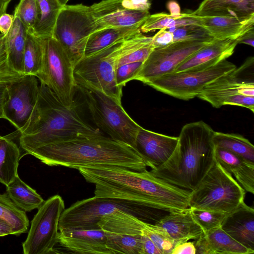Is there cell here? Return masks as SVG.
<instances>
[{"label": "cell", "instance_id": "obj_53", "mask_svg": "<svg viewBox=\"0 0 254 254\" xmlns=\"http://www.w3.org/2000/svg\"><path fill=\"white\" fill-rule=\"evenodd\" d=\"M60 3L63 5L64 6L66 4L67 2L69 0H58Z\"/></svg>", "mask_w": 254, "mask_h": 254}, {"label": "cell", "instance_id": "obj_30", "mask_svg": "<svg viewBox=\"0 0 254 254\" xmlns=\"http://www.w3.org/2000/svg\"><path fill=\"white\" fill-rule=\"evenodd\" d=\"M6 187V193L10 198L25 212L38 209L45 201L36 191L23 182L18 175Z\"/></svg>", "mask_w": 254, "mask_h": 254}, {"label": "cell", "instance_id": "obj_41", "mask_svg": "<svg viewBox=\"0 0 254 254\" xmlns=\"http://www.w3.org/2000/svg\"><path fill=\"white\" fill-rule=\"evenodd\" d=\"M154 48L150 42L129 52L117 59L115 63L116 68L122 65L128 63H143Z\"/></svg>", "mask_w": 254, "mask_h": 254}, {"label": "cell", "instance_id": "obj_4", "mask_svg": "<svg viewBox=\"0 0 254 254\" xmlns=\"http://www.w3.org/2000/svg\"><path fill=\"white\" fill-rule=\"evenodd\" d=\"M214 131L201 121L185 125L173 154L165 163L150 172L177 187L192 191L215 159Z\"/></svg>", "mask_w": 254, "mask_h": 254}, {"label": "cell", "instance_id": "obj_43", "mask_svg": "<svg viewBox=\"0 0 254 254\" xmlns=\"http://www.w3.org/2000/svg\"><path fill=\"white\" fill-rule=\"evenodd\" d=\"M173 42L172 33L167 29H162L152 37L151 44L154 48L163 47Z\"/></svg>", "mask_w": 254, "mask_h": 254}, {"label": "cell", "instance_id": "obj_32", "mask_svg": "<svg viewBox=\"0 0 254 254\" xmlns=\"http://www.w3.org/2000/svg\"><path fill=\"white\" fill-rule=\"evenodd\" d=\"M39 16L32 33L42 38L53 37L56 23L63 5L58 0H37Z\"/></svg>", "mask_w": 254, "mask_h": 254}, {"label": "cell", "instance_id": "obj_21", "mask_svg": "<svg viewBox=\"0 0 254 254\" xmlns=\"http://www.w3.org/2000/svg\"><path fill=\"white\" fill-rule=\"evenodd\" d=\"M155 224L163 229L176 245L190 240H196L203 233L193 218L190 208L183 211L169 212Z\"/></svg>", "mask_w": 254, "mask_h": 254}, {"label": "cell", "instance_id": "obj_14", "mask_svg": "<svg viewBox=\"0 0 254 254\" xmlns=\"http://www.w3.org/2000/svg\"><path fill=\"white\" fill-rule=\"evenodd\" d=\"M254 57L249 58L238 68L217 78L207 85L197 97L219 108L230 105L233 99L240 95L254 96V76L251 77V67Z\"/></svg>", "mask_w": 254, "mask_h": 254}, {"label": "cell", "instance_id": "obj_36", "mask_svg": "<svg viewBox=\"0 0 254 254\" xmlns=\"http://www.w3.org/2000/svg\"><path fill=\"white\" fill-rule=\"evenodd\" d=\"M16 15L32 32L39 19V10L37 0H20L14 11Z\"/></svg>", "mask_w": 254, "mask_h": 254}, {"label": "cell", "instance_id": "obj_44", "mask_svg": "<svg viewBox=\"0 0 254 254\" xmlns=\"http://www.w3.org/2000/svg\"><path fill=\"white\" fill-rule=\"evenodd\" d=\"M122 5L129 9L149 11L151 7L150 0H122Z\"/></svg>", "mask_w": 254, "mask_h": 254}, {"label": "cell", "instance_id": "obj_35", "mask_svg": "<svg viewBox=\"0 0 254 254\" xmlns=\"http://www.w3.org/2000/svg\"><path fill=\"white\" fill-rule=\"evenodd\" d=\"M105 234L107 248L112 254H142L141 235Z\"/></svg>", "mask_w": 254, "mask_h": 254}, {"label": "cell", "instance_id": "obj_9", "mask_svg": "<svg viewBox=\"0 0 254 254\" xmlns=\"http://www.w3.org/2000/svg\"><path fill=\"white\" fill-rule=\"evenodd\" d=\"M97 30L89 6L66 4L59 14L53 37L61 44L74 67L84 57L89 37Z\"/></svg>", "mask_w": 254, "mask_h": 254}, {"label": "cell", "instance_id": "obj_38", "mask_svg": "<svg viewBox=\"0 0 254 254\" xmlns=\"http://www.w3.org/2000/svg\"><path fill=\"white\" fill-rule=\"evenodd\" d=\"M142 234L147 235L156 245L161 254H171L175 242L162 228L145 222Z\"/></svg>", "mask_w": 254, "mask_h": 254}, {"label": "cell", "instance_id": "obj_16", "mask_svg": "<svg viewBox=\"0 0 254 254\" xmlns=\"http://www.w3.org/2000/svg\"><path fill=\"white\" fill-rule=\"evenodd\" d=\"M98 30L113 27L140 28L149 16V11L127 9L122 0H103L90 6Z\"/></svg>", "mask_w": 254, "mask_h": 254}, {"label": "cell", "instance_id": "obj_23", "mask_svg": "<svg viewBox=\"0 0 254 254\" xmlns=\"http://www.w3.org/2000/svg\"><path fill=\"white\" fill-rule=\"evenodd\" d=\"M196 254H250L254 252L233 239L221 227L213 229L195 240Z\"/></svg>", "mask_w": 254, "mask_h": 254}, {"label": "cell", "instance_id": "obj_22", "mask_svg": "<svg viewBox=\"0 0 254 254\" xmlns=\"http://www.w3.org/2000/svg\"><path fill=\"white\" fill-rule=\"evenodd\" d=\"M192 13L197 16L248 19L254 17V0H203Z\"/></svg>", "mask_w": 254, "mask_h": 254}, {"label": "cell", "instance_id": "obj_8", "mask_svg": "<svg viewBox=\"0 0 254 254\" xmlns=\"http://www.w3.org/2000/svg\"><path fill=\"white\" fill-rule=\"evenodd\" d=\"M39 39L42 63L36 77L54 92L62 103L70 106L75 102L77 89L74 66L61 44L54 37Z\"/></svg>", "mask_w": 254, "mask_h": 254}, {"label": "cell", "instance_id": "obj_18", "mask_svg": "<svg viewBox=\"0 0 254 254\" xmlns=\"http://www.w3.org/2000/svg\"><path fill=\"white\" fill-rule=\"evenodd\" d=\"M237 44V39H214L181 63L173 73L213 66L231 56Z\"/></svg>", "mask_w": 254, "mask_h": 254}, {"label": "cell", "instance_id": "obj_1", "mask_svg": "<svg viewBox=\"0 0 254 254\" xmlns=\"http://www.w3.org/2000/svg\"><path fill=\"white\" fill-rule=\"evenodd\" d=\"M85 181L95 185L97 197L127 200L151 209L169 212L189 208L190 191L154 176L116 166L78 169Z\"/></svg>", "mask_w": 254, "mask_h": 254}, {"label": "cell", "instance_id": "obj_51", "mask_svg": "<svg viewBox=\"0 0 254 254\" xmlns=\"http://www.w3.org/2000/svg\"><path fill=\"white\" fill-rule=\"evenodd\" d=\"M167 7L171 14L177 15L181 13L180 6L175 1H170L167 4Z\"/></svg>", "mask_w": 254, "mask_h": 254}, {"label": "cell", "instance_id": "obj_3", "mask_svg": "<svg viewBox=\"0 0 254 254\" xmlns=\"http://www.w3.org/2000/svg\"><path fill=\"white\" fill-rule=\"evenodd\" d=\"M19 132V144L26 154L42 146L77 136L103 134L83 119L75 102L70 106L64 105L50 88L41 83L36 104Z\"/></svg>", "mask_w": 254, "mask_h": 254}, {"label": "cell", "instance_id": "obj_29", "mask_svg": "<svg viewBox=\"0 0 254 254\" xmlns=\"http://www.w3.org/2000/svg\"><path fill=\"white\" fill-rule=\"evenodd\" d=\"M196 25L200 26L199 17L192 12L172 15L164 12L150 15L140 27L143 33H148L156 30L169 29L180 26Z\"/></svg>", "mask_w": 254, "mask_h": 254}, {"label": "cell", "instance_id": "obj_11", "mask_svg": "<svg viewBox=\"0 0 254 254\" xmlns=\"http://www.w3.org/2000/svg\"><path fill=\"white\" fill-rule=\"evenodd\" d=\"M236 67L234 64L225 60L204 69L165 74L147 85L174 97L189 100L197 97L207 85Z\"/></svg>", "mask_w": 254, "mask_h": 254}, {"label": "cell", "instance_id": "obj_45", "mask_svg": "<svg viewBox=\"0 0 254 254\" xmlns=\"http://www.w3.org/2000/svg\"><path fill=\"white\" fill-rule=\"evenodd\" d=\"M196 249L194 242L189 241L177 244L171 254H196Z\"/></svg>", "mask_w": 254, "mask_h": 254}, {"label": "cell", "instance_id": "obj_46", "mask_svg": "<svg viewBox=\"0 0 254 254\" xmlns=\"http://www.w3.org/2000/svg\"><path fill=\"white\" fill-rule=\"evenodd\" d=\"M142 254H161L154 242L146 235L141 236Z\"/></svg>", "mask_w": 254, "mask_h": 254}, {"label": "cell", "instance_id": "obj_33", "mask_svg": "<svg viewBox=\"0 0 254 254\" xmlns=\"http://www.w3.org/2000/svg\"><path fill=\"white\" fill-rule=\"evenodd\" d=\"M25 212L12 201L7 193L0 194V219L10 226L13 235L27 232L29 221Z\"/></svg>", "mask_w": 254, "mask_h": 254}, {"label": "cell", "instance_id": "obj_25", "mask_svg": "<svg viewBox=\"0 0 254 254\" xmlns=\"http://www.w3.org/2000/svg\"><path fill=\"white\" fill-rule=\"evenodd\" d=\"M215 158L224 169L234 175L245 191L254 193V163L246 161L226 149L216 147Z\"/></svg>", "mask_w": 254, "mask_h": 254}, {"label": "cell", "instance_id": "obj_12", "mask_svg": "<svg viewBox=\"0 0 254 254\" xmlns=\"http://www.w3.org/2000/svg\"><path fill=\"white\" fill-rule=\"evenodd\" d=\"M65 209L62 197L55 195L45 201L34 216L28 236L22 243L24 254L55 253L58 243L59 223Z\"/></svg>", "mask_w": 254, "mask_h": 254}, {"label": "cell", "instance_id": "obj_42", "mask_svg": "<svg viewBox=\"0 0 254 254\" xmlns=\"http://www.w3.org/2000/svg\"><path fill=\"white\" fill-rule=\"evenodd\" d=\"M143 63L134 62L122 65L115 69V79L117 85L123 88L132 80L140 70Z\"/></svg>", "mask_w": 254, "mask_h": 254}, {"label": "cell", "instance_id": "obj_2", "mask_svg": "<svg viewBox=\"0 0 254 254\" xmlns=\"http://www.w3.org/2000/svg\"><path fill=\"white\" fill-rule=\"evenodd\" d=\"M43 163L78 169L116 166L136 171L147 165L132 146L103 135H81L40 147L29 152Z\"/></svg>", "mask_w": 254, "mask_h": 254}, {"label": "cell", "instance_id": "obj_17", "mask_svg": "<svg viewBox=\"0 0 254 254\" xmlns=\"http://www.w3.org/2000/svg\"><path fill=\"white\" fill-rule=\"evenodd\" d=\"M178 141V137L164 135L141 127L136 137L135 149L147 166L153 170L168 160Z\"/></svg>", "mask_w": 254, "mask_h": 254}, {"label": "cell", "instance_id": "obj_5", "mask_svg": "<svg viewBox=\"0 0 254 254\" xmlns=\"http://www.w3.org/2000/svg\"><path fill=\"white\" fill-rule=\"evenodd\" d=\"M76 85L98 128L135 149L136 137L142 127L127 113L122 103L87 84L76 83Z\"/></svg>", "mask_w": 254, "mask_h": 254}, {"label": "cell", "instance_id": "obj_24", "mask_svg": "<svg viewBox=\"0 0 254 254\" xmlns=\"http://www.w3.org/2000/svg\"><path fill=\"white\" fill-rule=\"evenodd\" d=\"M200 26L214 39H237L243 33L254 27V17L239 19L223 16H198Z\"/></svg>", "mask_w": 254, "mask_h": 254}, {"label": "cell", "instance_id": "obj_50", "mask_svg": "<svg viewBox=\"0 0 254 254\" xmlns=\"http://www.w3.org/2000/svg\"><path fill=\"white\" fill-rule=\"evenodd\" d=\"M8 235H13L12 229L7 223L0 219V237Z\"/></svg>", "mask_w": 254, "mask_h": 254}, {"label": "cell", "instance_id": "obj_19", "mask_svg": "<svg viewBox=\"0 0 254 254\" xmlns=\"http://www.w3.org/2000/svg\"><path fill=\"white\" fill-rule=\"evenodd\" d=\"M58 243L74 254H112L106 244V237L101 229L60 230Z\"/></svg>", "mask_w": 254, "mask_h": 254}, {"label": "cell", "instance_id": "obj_6", "mask_svg": "<svg viewBox=\"0 0 254 254\" xmlns=\"http://www.w3.org/2000/svg\"><path fill=\"white\" fill-rule=\"evenodd\" d=\"M246 191L215 159L196 187L190 192L189 207L228 214L244 202Z\"/></svg>", "mask_w": 254, "mask_h": 254}, {"label": "cell", "instance_id": "obj_7", "mask_svg": "<svg viewBox=\"0 0 254 254\" xmlns=\"http://www.w3.org/2000/svg\"><path fill=\"white\" fill-rule=\"evenodd\" d=\"M149 209L127 200L94 196L78 200L64 209L60 218L59 231L100 229L98 223L104 216L120 210L143 220Z\"/></svg>", "mask_w": 254, "mask_h": 254}, {"label": "cell", "instance_id": "obj_10", "mask_svg": "<svg viewBox=\"0 0 254 254\" xmlns=\"http://www.w3.org/2000/svg\"><path fill=\"white\" fill-rule=\"evenodd\" d=\"M122 41L84 57L74 67L76 83L87 84L120 103L123 88L116 83L115 63L117 49Z\"/></svg>", "mask_w": 254, "mask_h": 254}, {"label": "cell", "instance_id": "obj_37", "mask_svg": "<svg viewBox=\"0 0 254 254\" xmlns=\"http://www.w3.org/2000/svg\"><path fill=\"white\" fill-rule=\"evenodd\" d=\"M189 208L193 218L203 233L220 227L227 214L211 210Z\"/></svg>", "mask_w": 254, "mask_h": 254}, {"label": "cell", "instance_id": "obj_28", "mask_svg": "<svg viewBox=\"0 0 254 254\" xmlns=\"http://www.w3.org/2000/svg\"><path fill=\"white\" fill-rule=\"evenodd\" d=\"M19 147L10 138L0 135V183L6 186L18 175Z\"/></svg>", "mask_w": 254, "mask_h": 254}, {"label": "cell", "instance_id": "obj_27", "mask_svg": "<svg viewBox=\"0 0 254 254\" xmlns=\"http://www.w3.org/2000/svg\"><path fill=\"white\" fill-rule=\"evenodd\" d=\"M12 25L6 36L8 63L16 72L23 73V56L28 30L15 15Z\"/></svg>", "mask_w": 254, "mask_h": 254}, {"label": "cell", "instance_id": "obj_39", "mask_svg": "<svg viewBox=\"0 0 254 254\" xmlns=\"http://www.w3.org/2000/svg\"><path fill=\"white\" fill-rule=\"evenodd\" d=\"M172 33L173 42L196 40L214 39L202 27L190 25L167 29Z\"/></svg>", "mask_w": 254, "mask_h": 254}, {"label": "cell", "instance_id": "obj_34", "mask_svg": "<svg viewBox=\"0 0 254 254\" xmlns=\"http://www.w3.org/2000/svg\"><path fill=\"white\" fill-rule=\"evenodd\" d=\"M42 63V49L40 39L28 32L23 56V73L36 77L40 73Z\"/></svg>", "mask_w": 254, "mask_h": 254}, {"label": "cell", "instance_id": "obj_49", "mask_svg": "<svg viewBox=\"0 0 254 254\" xmlns=\"http://www.w3.org/2000/svg\"><path fill=\"white\" fill-rule=\"evenodd\" d=\"M7 85H0V119H5L4 108L7 99Z\"/></svg>", "mask_w": 254, "mask_h": 254}, {"label": "cell", "instance_id": "obj_52", "mask_svg": "<svg viewBox=\"0 0 254 254\" xmlns=\"http://www.w3.org/2000/svg\"><path fill=\"white\" fill-rule=\"evenodd\" d=\"M12 0H0V17L6 12L7 6Z\"/></svg>", "mask_w": 254, "mask_h": 254}, {"label": "cell", "instance_id": "obj_48", "mask_svg": "<svg viewBox=\"0 0 254 254\" xmlns=\"http://www.w3.org/2000/svg\"><path fill=\"white\" fill-rule=\"evenodd\" d=\"M238 44H244L254 47V27H253L243 33L238 39Z\"/></svg>", "mask_w": 254, "mask_h": 254}, {"label": "cell", "instance_id": "obj_13", "mask_svg": "<svg viewBox=\"0 0 254 254\" xmlns=\"http://www.w3.org/2000/svg\"><path fill=\"white\" fill-rule=\"evenodd\" d=\"M213 40L177 41L155 48L143 63L134 80L147 84L158 77L174 72L181 63Z\"/></svg>", "mask_w": 254, "mask_h": 254}, {"label": "cell", "instance_id": "obj_31", "mask_svg": "<svg viewBox=\"0 0 254 254\" xmlns=\"http://www.w3.org/2000/svg\"><path fill=\"white\" fill-rule=\"evenodd\" d=\"M213 139L215 147L226 149L244 160L254 163V146L242 135L214 131Z\"/></svg>", "mask_w": 254, "mask_h": 254}, {"label": "cell", "instance_id": "obj_40", "mask_svg": "<svg viewBox=\"0 0 254 254\" xmlns=\"http://www.w3.org/2000/svg\"><path fill=\"white\" fill-rule=\"evenodd\" d=\"M6 36L0 34V85H7L25 75L15 71L10 65L7 57Z\"/></svg>", "mask_w": 254, "mask_h": 254}, {"label": "cell", "instance_id": "obj_26", "mask_svg": "<svg viewBox=\"0 0 254 254\" xmlns=\"http://www.w3.org/2000/svg\"><path fill=\"white\" fill-rule=\"evenodd\" d=\"M140 33V28L108 27L97 30L92 33L88 39L84 57L93 55L116 43Z\"/></svg>", "mask_w": 254, "mask_h": 254}, {"label": "cell", "instance_id": "obj_47", "mask_svg": "<svg viewBox=\"0 0 254 254\" xmlns=\"http://www.w3.org/2000/svg\"><path fill=\"white\" fill-rule=\"evenodd\" d=\"M14 16L6 13L3 14L0 17V32L6 36L13 22Z\"/></svg>", "mask_w": 254, "mask_h": 254}, {"label": "cell", "instance_id": "obj_15", "mask_svg": "<svg viewBox=\"0 0 254 254\" xmlns=\"http://www.w3.org/2000/svg\"><path fill=\"white\" fill-rule=\"evenodd\" d=\"M6 86L5 119L20 131L28 121L37 100L39 86L37 78L26 75Z\"/></svg>", "mask_w": 254, "mask_h": 254}, {"label": "cell", "instance_id": "obj_20", "mask_svg": "<svg viewBox=\"0 0 254 254\" xmlns=\"http://www.w3.org/2000/svg\"><path fill=\"white\" fill-rule=\"evenodd\" d=\"M221 228L233 239L254 253V210L244 202L226 216Z\"/></svg>", "mask_w": 254, "mask_h": 254}]
</instances>
